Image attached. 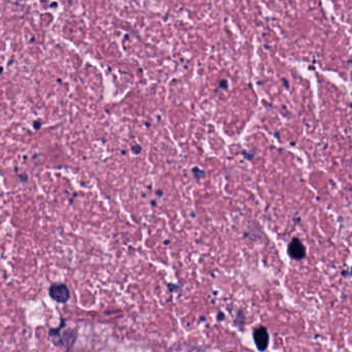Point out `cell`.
I'll use <instances>...</instances> for the list:
<instances>
[{"instance_id": "obj_1", "label": "cell", "mask_w": 352, "mask_h": 352, "mask_svg": "<svg viewBox=\"0 0 352 352\" xmlns=\"http://www.w3.org/2000/svg\"><path fill=\"white\" fill-rule=\"evenodd\" d=\"M50 296L58 303H66L69 300V291L64 284H54L50 289Z\"/></svg>"}, {"instance_id": "obj_2", "label": "cell", "mask_w": 352, "mask_h": 352, "mask_svg": "<svg viewBox=\"0 0 352 352\" xmlns=\"http://www.w3.org/2000/svg\"><path fill=\"white\" fill-rule=\"evenodd\" d=\"M254 340L258 351L262 352L266 351L269 345V334L266 328L260 327L256 329L254 332Z\"/></svg>"}, {"instance_id": "obj_3", "label": "cell", "mask_w": 352, "mask_h": 352, "mask_svg": "<svg viewBox=\"0 0 352 352\" xmlns=\"http://www.w3.org/2000/svg\"><path fill=\"white\" fill-rule=\"evenodd\" d=\"M287 252H289V256L295 258V260H299L305 258V247H304L303 244L298 239H294L293 241L289 243Z\"/></svg>"}]
</instances>
